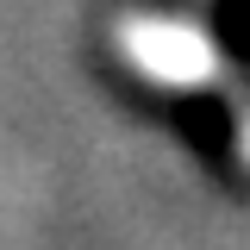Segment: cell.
I'll use <instances>...</instances> for the list:
<instances>
[{
	"mask_svg": "<svg viewBox=\"0 0 250 250\" xmlns=\"http://www.w3.org/2000/svg\"><path fill=\"white\" fill-rule=\"evenodd\" d=\"M119 50L138 62L150 82L188 88V82H207V75H213V44L194 25H182V19H125L119 25Z\"/></svg>",
	"mask_w": 250,
	"mask_h": 250,
	"instance_id": "obj_1",
	"label": "cell"
}]
</instances>
